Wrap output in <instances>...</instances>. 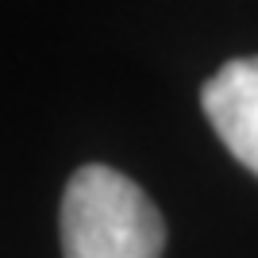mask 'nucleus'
Masks as SVG:
<instances>
[{
    "mask_svg": "<svg viewBox=\"0 0 258 258\" xmlns=\"http://www.w3.org/2000/svg\"><path fill=\"white\" fill-rule=\"evenodd\" d=\"M66 258H158L166 247L162 212L112 166H81L62 193Z\"/></svg>",
    "mask_w": 258,
    "mask_h": 258,
    "instance_id": "1",
    "label": "nucleus"
},
{
    "mask_svg": "<svg viewBox=\"0 0 258 258\" xmlns=\"http://www.w3.org/2000/svg\"><path fill=\"white\" fill-rule=\"evenodd\" d=\"M201 104L220 143L250 173H258V58H235L220 66L205 81Z\"/></svg>",
    "mask_w": 258,
    "mask_h": 258,
    "instance_id": "2",
    "label": "nucleus"
}]
</instances>
